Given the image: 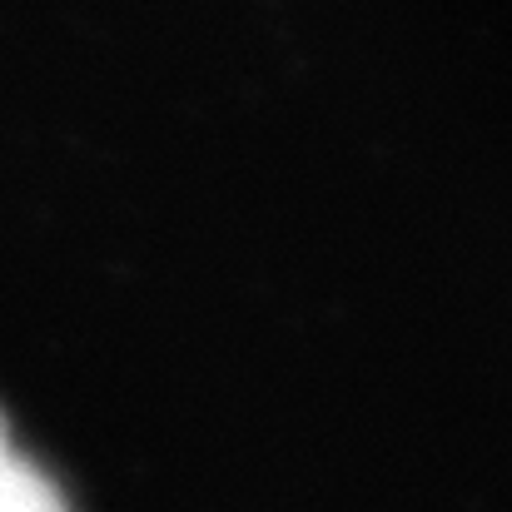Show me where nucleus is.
Wrapping results in <instances>:
<instances>
[{
  "label": "nucleus",
  "instance_id": "obj_1",
  "mask_svg": "<svg viewBox=\"0 0 512 512\" xmlns=\"http://www.w3.org/2000/svg\"><path fill=\"white\" fill-rule=\"evenodd\" d=\"M0 512H70L65 498L55 493V483L30 468L25 458L5 453L0 458Z\"/></svg>",
  "mask_w": 512,
  "mask_h": 512
},
{
  "label": "nucleus",
  "instance_id": "obj_2",
  "mask_svg": "<svg viewBox=\"0 0 512 512\" xmlns=\"http://www.w3.org/2000/svg\"><path fill=\"white\" fill-rule=\"evenodd\" d=\"M5 453H10V448H5V428H0V458H5Z\"/></svg>",
  "mask_w": 512,
  "mask_h": 512
}]
</instances>
